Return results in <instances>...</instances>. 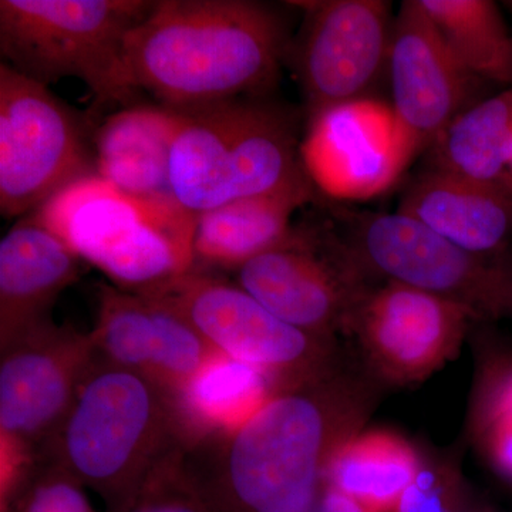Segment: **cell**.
Instances as JSON below:
<instances>
[{"instance_id": "cell-30", "label": "cell", "mask_w": 512, "mask_h": 512, "mask_svg": "<svg viewBox=\"0 0 512 512\" xmlns=\"http://www.w3.org/2000/svg\"><path fill=\"white\" fill-rule=\"evenodd\" d=\"M510 168H511V170H512V163H511V165H510Z\"/></svg>"}, {"instance_id": "cell-13", "label": "cell", "mask_w": 512, "mask_h": 512, "mask_svg": "<svg viewBox=\"0 0 512 512\" xmlns=\"http://www.w3.org/2000/svg\"><path fill=\"white\" fill-rule=\"evenodd\" d=\"M303 6L305 20L288 56L302 89L306 119L373 99L372 90L389 67L396 18L392 3L328 0Z\"/></svg>"}, {"instance_id": "cell-6", "label": "cell", "mask_w": 512, "mask_h": 512, "mask_svg": "<svg viewBox=\"0 0 512 512\" xmlns=\"http://www.w3.org/2000/svg\"><path fill=\"white\" fill-rule=\"evenodd\" d=\"M153 3L0 0L2 63L47 87L79 79L97 103L130 106L138 90L128 76L124 42Z\"/></svg>"}, {"instance_id": "cell-1", "label": "cell", "mask_w": 512, "mask_h": 512, "mask_svg": "<svg viewBox=\"0 0 512 512\" xmlns=\"http://www.w3.org/2000/svg\"><path fill=\"white\" fill-rule=\"evenodd\" d=\"M375 390L340 369L272 394L244 423L188 448L211 512H311L338 448L359 433Z\"/></svg>"}, {"instance_id": "cell-7", "label": "cell", "mask_w": 512, "mask_h": 512, "mask_svg": "<svg viewBox=\"0 0 512 512\" xmlns=\"http://www.w3.org/2000/svg\"><path fill=\"white\" fill-rule=\"evenodd\" d=\"M340 235L363 269L463 306L481 325L512 320V259L477 254L399 212L349 214Z\"/></svg>"}, {"instance_id": "cell-4", "label": "cell", "mask_w": 512, "mask_h": 512, "mask_svg": "<svg viewBox=\"0 0 512 512\" xmlns=\"http://www.w3.org/2000/svg\"><path fill=\"white\" fill-rule=\"evenodd\" d=\"M178 113L171 185L175 200L195 217L239 198L312 184L298 120L284 107L242 97Z\"/></svg>"}, {"instance_id": "cell-5", "label": "cell", "mask_w": 512, "mask_h": 512, "mask_svg": "<svg viewBox=\"0 0 512 512\" xmlns=\"http://www.w3.org/2000/svg\"><path fill=\"white\" fill-rule=\"evenodd\" d=\"M33 214L117 288L144 292L194 269L195 215L128 197L97 174L74 181Z\"/></svg>"}, {"instance_id": "cell-21", "label": "cell", "mask_w": 512, "mask_h": 512, "mask_svg": "<svg viewBox=\"0 0 512 512\" xmlns=\"http://www.w3.org/2000/svg\"><path fill=\"white\" fill-rule=\"evenodd\" d=\"M424 463L406 439L389 430H360L336 451L326 488L355 501L363 511L386 510L399 505Z\"/></svg>"}, {"instance_id": "cell-24", "label": "cell", "mask_w": 512, "mask_h": 512, "mask_svg": "<svg viewBox=\"0 0 512 512\" xmlns=\"http://www.w3.org/2000/svg\"><path fill=\"white\" fill-rule=\"evenodd\" d=\"M275 393L261 373L224 356L192 384L178 403L198 443L235 429Z\"/></svg>"}, {"instance_id": "cell-12", "label": "cell", "mask_w": 512, "mask_h": 512, "mask_svg": "<svg viewBox=\"0 0 512 512\" xmlns=\"http://www.w3.org/2000/svg\"><path fill=\"white\" fill-rule=\"evenodd\" d=\"M387 70L393 100V187L460 114L483 100L480 93L487 82L448 49L419 0L403 2L394 18Z\"/></svg>"}, {"instance_id": "cell-28", "label": "cell", "mask_w": 512, "mask_h": 512, "mask_svg": "<svg viewBox=\"0 0 512 512\" xmlns=\"http://www.w3.org/2000/svg\"><path fill=\"white\" fill-rule=\"evenodd\" d=\"M473 433L488 466L512 483V423L493 424Z\"/></svg>"}, {"instance_id": "cell-11", "label": "cell", "mask_w": 512, "mask_h": 512, "mask_svg": "<svg viewBox=\"0 0 512 512\" xmlns=\"http://www.w3.org/2000/svg\"><path fill=\"white\" fill-rule=\"evenodd\" d=\"M369 274L338 232L293 227L275 248L235 271V284L279 319L326 339L348 330Z\"/></svg>"}, {"instance_id": "cell-14", "label": "cell", "mask_w": 512, "mask_h": 512, "mask_svg": "<svg viewBox=\"0 0 512 512\" xmlns=\"http://www.w3.org/2000/svg\"><path fill=\"white\" fill-rule=\"evenodd\" d=\"M476 316L429 292L384 281L357 305L352 333L373 377L410 384L427 379L457 356Z\"/></svg>"}, {"instance_id": "cell-19", "label": "cell", "mask_w": 512, "mask_h": 512, "mask_svg": "<svg viewBox=\"0 0 512 512\" xmlns=\"http://www.w3.org/2000/svg\"><path fill=\"white\" fill-rule=\"evenodd\" d=\"M180 113L163 104H130L93 131L96 174L150 204L181 207L171 185V150Z\"/></svg>"}, {"instance_id": "cell-17", "label": "cell", "mask_w": 512, "mask_h": 512, "mask_svg": "<svg viewBox=\"0 0 512 512\" xmlns=\"http://www.w3.org/2000/svg\"><path fill=\"white\" fill-rule=\"evenodd\" d=\"M397 212L467 251L501 254L512 237V178L474 180L424 167Z\"/></svg>"}, {"instance_id": "cell-26", "label": "cell", "mask_w": 512, "mask_h": 512, "mask_svg": "<svg viewBox=\"0 0 512 512\" xmlns=\"http://www.w3.org/2000/svg\"><path fill=\"white\" fill-rule=\"evenodd\" d=\"M471 420L473 431L493 424L512 423V352L484 350Z\"/></svg>"}, {"instance_id": "cell-10", "label": "cell", "mask_w": 512, "mask_h": 512, "mask_svg": "<svg viewBox=\"0 0 512 512\" xmlns=\"http://www.w3.org/2000/svg\"><path fill=\"white\" fill-rule=\"evenodd\" d=\"M96 174L93 134L70 107L0 64V212L23 218L74 181Z\"/></svg>"}, {"instance_id": "cell-16", "label": "cell", "mask_w": 512, "mask_h": 512, "mask_svg": "<svg viewBox=\"0 0 512 512\" xmlns=\"http://www.w3.org/2000/svg\"><path fill=\"white\" fill-rule=\"evenodd\" d=\"M392 107L373 97L308 121L301 143L305 173L339 200H365L389 190Z\"/></svg>"}, {"instance_id": "cell-27", "label": "cell", "mask_w": 512, "mask_h": 512, "mask_svg": "<svg viewBox=\"0 0 512 512\" xmlns=\"http://www.w3.org/2000/svg\"><path fill=\"white\" fill-rule=\"evenodd\" d=\"M184 457L161 468L136 501L121 512H211L185 468Z\"/></svg>"}, {"instance_id": "cell-15", "label": "cell", "mask_w": 512, "mask_h": 512, "mask_svg": "<svg viewBox=\"0 0 512 512\" xmlns=\"http://www.w3.org/2000/svg\"><path fill=\"white\" fill-rule=\"evenodd\" d=\"M97 359L136 372L180 399L221 357L180 312L146 292L97 288Z\"/></svg>"}, {"instance_id": "cell-25", "label": "cell", "mask_w": 512, "mask_h": 512, "mask_svg": "<svg viewBox=\"0 0 512 512\" xmlns=\"http://www.w3.org/2000/svg\"><path fill=\"white\" fill-rule=\"evenodd\" d=\"M0 512H97L86 488L45 456L33 458Z\"/></svg>"}, {"instance_id": "cell-9", "label": "cell", "mask_w": 512, "mask_h": 512, "mask_svg": "<svg viewBox=\"0 0 512 512\" xmlns=\"http://www.w3.org/2000/svg\"><path fill=\"white\" fill-rule=\"evenodd\" d=\"M96 359L90 333L52 320L0 349V504L62 426Z\"/></svg>"}, {"instance_id": "cell-22", "label": "cell", "mask_w": 512, "mask_h": 512, "mask_svg": "<svg viewBox=\"0 0 512 512\" xmlns=\"http://www.w3.org/2000/svg\"><path fill=\"white\" fill-rule=\"evenodd\" d=\"M426 167L498 180L512 163V86L464 111L429 150Z\"/></svg>"}, {"instance_id": "cell-18", "label": "cell", "mask_w": 512, "mask_h": 512, "mask_svg": "<svg viewBox=\"0 0 512 512\" xmlns=\"http://www.w3.org/2000/svg\"><path fill=\"white\" fill-rule=\"evenodd\" d=\"M82 259L35 214L0 241V349L52 320L50 309L82 274Z\"/></svg>"}, {"instance_id": "cell-23", "label": "cell", "mask_w": 512, "mask_h": 512, "mask_svg": "<svg viewBox=\"0 0 512 512\" xmlns=\"http://www.w3.org/2000/svg\"><path fill=\"white\" fill-rule=\"evenodd\" d=\"M448 49L474 76L512 86V35L491 0H419Z\"/></svg>"}, {"instance_id": "cell-29", "label": "cell", "mask_w": 512, "mask_h": 512, "mask_svg": "<svg viewBox=\"0 0 512 512\" xmlns=\"http://www.w3.org/2000/svg\"><path fill=\"white\" fill-rule=\"evenodd\" d=\"M311 512H365L359 504L338 491L325 488L322 497Z\"/></svg>"}, {"instance_id": "cell-2", "label": "cell", "mask_w": 512, "mask_h": 512, "mask_svg": "<svg viewBox=\"0 0 512 512\" xmlns=\"http://www.w3.org/2000/svg\"><path fill=\"white\" fill-rule=\"evenodd\" d=\"M291 40L271 6L251 0H160L128 32L134 87L175 110L262 97Z\"/></svg>"}, {"instance_id": "cell-3", "label": "cell", "mask_w": 512, "mask_h": 512, "mask_svg": "<svg viewBox=\"0 0 512 512\" xmlns=\"http://www.w3.org/2000/svg\"><path fill=\"white\" fill-rule=\"evenodd\" d=\"M192 444L174 396L147 377L96 359L62 426L37 456L99 494L110 512H121Z\"/></svg>"}, {"instance_id": "cell-8", "label": "cell", "mask_w": 512, "mask_h": 512, "mask_svg": "<svg viewBox=\"0 0 512 512\" xmlns=\"http://www.w3.org/2000/svg\"><path fill=\"white\" fill-rule=\"evenodd\" d=\"M173 306L220 355L244 363L275 392L340 369L338 342L279 319L254 296L208 272L195 271L144 291Z\"/></svg>"}, {"instance_id": "cell-20", "label": "cell", "mask_w": 512, "mask_h": 512, "mask_svg": "<svg viewBox=\"0 0 512 512\" xmlns=\"http://www.w3.org/2000/svg\"><path fill=\"white\" fill-rule=\"evenodd\" d=\"M315 185L239 198L197 215L194 269L237 271L255 256L284 242L291 234L292 215L313 198Z\"/></svg>"}]
</instances>
